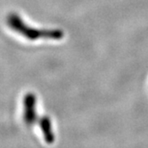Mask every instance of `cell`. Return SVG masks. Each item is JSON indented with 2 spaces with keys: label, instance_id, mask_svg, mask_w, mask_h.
<instances>
[{
  "label": "cell",
  "instance_id": "7a4b0ae2",
  "mask_svg": "<svg viewBox=\"0 0 148 148\" xmlns=\"http://www.w3.org/2000/svg\"><path fill=\"white\" fill-rule=\"evenodd\" d=\"M38 120L37 98L33 93H27L23 99V121L25 126H33Z\"/></svg>",
  "mask_w": 148,
  "mask_h": 148
},
{
  "label": "cell",
  "instance_id": "3957f363",
  "mask_svg": "<svg viewBox=\"0 0 148 148\" xmlns=\"http://www.w3.org/2000/svg\"><path fill=\"white\" fill-rule=\"evenodd\" d=\"M40 129V135L44 142L47 145L54 144L56 141V132L53 127V122L48 116H42L38 120Z\"/></svg>",
  "mask_w": 148,
  "mask_h": 148
},
{
  "label": "cell",
  "instance_id": "6da1fadb",
  "mask_svg": "<svg viewBox=\"0 0 148 148\" xmlns=\"http://www.w3.org/2000/svg\"><path fill=\"white\" fill-rule=\"evenodd\" d=\"M6 23L9 28L29 40H38L39 38L59 40L64 37V33L61 29H40L29 27L14 13L7 15Z\"/></svg>",
  "mask_w": 148,
  "mask_h": 148
}]
</instances>
